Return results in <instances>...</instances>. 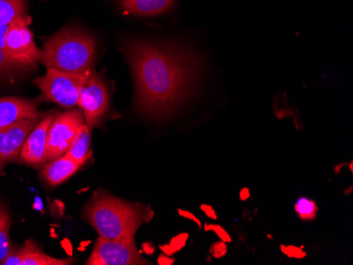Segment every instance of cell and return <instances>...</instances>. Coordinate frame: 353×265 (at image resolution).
I'll use <instances>...</instances> for the list:
<instances>
[{
    "label": "cell",
    "instance_id": "6da1fadb",
    "mask_svg": "<svg viewBox=\"0 0 353 265\" xmlns=\"http://www.w3.org/2000/svg\"><path fill=\"white\" fill-rule=\"evenodd\" d=\"M136 88L137 112L152 120L168 118L178 110L197 84L199 61L176 45L154 41L124 45Z\"/></svg>",
    "mask_w": 353,
    "mask_h": 265
},
{
    "label": "cell",
    "instance_id": "7a4b0ae2",
    "mask_svg": "<svg viewBox=\"0 0 353 265\" xmlns=\"http://www.w3.org/2000/svg\"><path fill=\"white\" fill-rule=\"evenodd\" d=\"M84 219L94 227L100 237L109 240L134 239L139 227L150 220L152 211L139 203L99 193L84 209Z\"/></svg>",
    "mask_w": 353,
    "mask_h": 265
},
{
    "label": "cell",
    "instance_id": "3957f363",
    "mask_svg": "<svg viewBox=\"0 0 353 265\" xmlns=\"http://www.w3.org/2000/svg\"><path fill=\"white\" fill-rule=\"evenodd\" d=\"M94 57V39L83 30L66 28L48 41L41 61L47 68L85 73L91 71Z\"/></svg>",
    "mask_w": 353,
    "mask_h": 265
},
{
    "label": "cell",
    "instance_id": "277c9868",
    "mask_svg": "<svg viewBox=\"0 0 353 265\" xmlns=\"http://www.w3.org/2000/svg\"><path fill=\"white\" fill-rule=\"evenodd\" d=\"M90 74L91 71L70 73L48 68L46 74L37 78L34 83L41 90L43 100L69 108L79 105V94Z\"/></svg>",
    "mask_w": 353,
    "mask_h": 265
},
{
    "label": "cell",
    "instance_id": "5b68a950",
    "mask_svg": "<svg viewBox=\"0 0 353 265\" xmlns=\"http://www.w3.org/2000/svg\"><path fill=\"white\" fill-rule=\"evenodd\" d=\"M84 124V116L79 110H70L55 116L48 131L46 163L66 154L79 128Z\"/></svg>",
    "mask_w": 353,
    "mask_h": 265
},
{
    "label": "cell",
    "instance_id": "8992f818",
    "mask_svg": "<svg viewBox=\"0 0 353 265\" xmlns=\"http://www.w3.org/2000/svg\"><path fill=\"white\" fill-rule=\"evenodd\" d=\"M87 265H142L150 264L137 248L134 239L109 240L100 238L95 242Z\"/></svg>",
    "mask_w": 353,
    "mask_h": 265
},
{
    "label": "cell",
    "instance_id": "52a82bcc",
    "mask_svg": "<svg viewBox=\"0 0 353 265\" xmlns=\"http://www.w3.org/2000/svg\"><path fill=\"white\" fill-rule=\"evenodd\" d=\"M79 106L83 110L85 124L90 129L100 125L109 110L108 89L100 75L91 72L79 94Z\"/></svg>",
    "mask_w": 353,
    "mask_h": 265
},
{
    "label": "cell",
    "instance_id": "ba28073f",
    "mask_svg": "<svg viewBox=\"0 0 353 265\" xmlns=\"http://www.w3.org/2000/svg\"><path fill=\"white\" fill-rule=\"evenodd\" d=\"M6 51L25 68H33L41 59V51L37 48L34 36L28 27L23 25L10 28L6 35Z\"/></svg>",
    "mask_w": 353,
    "mask_h": 265
},
{
    "label": "cell",
    "instance_id": "9c48e42d",
    "mask_svg": "<svg viewBox=\"0 0 353 265\" xmlns=\"http://www.w3.org/2000/svg\"><path fill=\"white\" fill-rule=\"evenodd\" d=\"M39 120V118L23 120L0 129V167L17 161L26 140Z\"/></svg>",
    "mask_w": 353,
    "mask_h": 265
},
{
    "label": "cell",
    "instance_id": "30bf717a",
    "mask_svg": "<svg viewBox=\"0 0 353 265\" xmlns=\"http://www.w3.org/2000/svg\"><path fill=\"white\" fill-rule=\"evenodd\" d=\"M55 116H57L55 114L43 116L37 125V127L32 130L21 149V156H19L21 163L27 164L35 168H41L45 165L48 131Z\"/></svg>",
    "mask_w": 353,
    "mask_h": 265
},
{
    "label": "cell",
    "instance_id": "8fae6325",
    "mask_svg": "<svg viewBox=\"0 0 353 265\" xmlns=\"http://www.w3.org/2000/svg\"><path fill=\"white\" fill-rule=\"evenodd\" d=\"M70 259H57L48 256L41 251L32 239L19 247L12 249L9 256L1 265H69L72 264Z\"/></svg>",
    "mask_w": 353,
    "mask_h": 265
},
{
    "label": "cell",
    "instance_id": "7c38bea8",
    "mask_svg": "<svg viewBox=\"0 0 353 265\" xmlns=\"http://www.w3.org/2000/svg\"><path fill=\"white\" fill-rule=\"evenodd\" d=\"M41 116L37 104L33 100L23 98H0V129L15 123Z\"/></svg>",
    "mask_w": 353,
    "mask_h": 265
},
{
    "label": "cell",
    "instance_id": "4fadbf2b",
    "mask_svg": "<svg viewBox=\"0 0 353 265\" xmlns=\"http://www.w3.org/2000/svg\"><path fill=\"white\" fill-rule=\"evenodd\" d=\"M82 166L83 164L77 163L65 154L54 161L49 162L43 167L41 178L48 185L54 187L75 175Z\"/></svg>",
    "mask_w": 353,
    "mask_h": 265
},
{
    "label": "cell",
    "instance_id": "5bb4252c",
    "mask_svg": "<svg viewBox=\"0 0 353 265\" xmlns=\"http://www.w3.org/2000/svg\"><path fill=\"white\" fill-rule=\"evenodd\" d=\"M176 0H120L125 13L136 17H156L168 12Z\"/></svg>",
    "mask_w": 353,
    "mask_h": 265
},
{
    "label": "cell",
    "instance_id": "9a60e30c",
    "mask_svg": "<svg viewBox=\"0 0 353 265\" xmlns=\"http://www.w3.org/2000/svg\"><path fill=\"white\" fill-rule=\"evenodd\" d=\"M31 23L25 0H0V25L29 27Z\"/></svg>",
    "mask_w": 353,
    "mask_h": 265
},
{
    "label": "cell",
    "instance_id": "2e32d148",
    "mask_svg": "<svg viewBox=\"0 0 353 265\" xmlns=\"http://www.w3.org/2000/svg\"><path fill=\"white\" fill-rule=\"evenodd\" d=\"M91 129L86 124L79 128V132L75 136L72 144L66 152L67 157L70 158L77 163H86L90 157Z\"/></svg>",
    "mask_w": 353,
    "mask_h": 265
},
{
    "label": "cell",
    "instance_id": "e0dca14e",
    "mask_svg": "<svg viewBox=\"0 0 353 265\" xmlns=\"http://www.w3.org/2000/svg\"><path fill=\"white\" fill-rule=\"evenodd\" d=\"M10 229H11V219L6 207L0 203V265L3 264L14 245L12 244L10 237Z\"/></svg>",
    "mask_w": 353,
    "mask_h": 265
},
{
    "label": "cell",
    "instance_id": "ac0fdd59",
    "mask_svg": "<svg viewBox=\"0 0 353 265\" xmlns=\"http://www.w3.org/2000/svg\"><path fill=\"white\" fill-rule=\"evenodd\" d=\"M25 67L17 64L8 55L6 51L0 49V83L3 81L13 80L19 76V73L25 70Z\"/></svg>",
    "mask_w": 353,
    "mask_h": 265
},
{
    "label": "cell",
    "instance_id": "d6986e66",
    "mask_svg": "<svg viewBox=\"0 0 353 265\" xmlns=\"http://www.w3.org/2000/svg\"><path fill=\"white\" fill-rule=\"evenodd\" d=\"M295 211L301 220H314L316 217L317 206L312 200L301 198L295 203Z\"/></svg>",
    "mask_w": 353,
    "mask_h": 265
},
{
    "label": "cell",
    "instance_id": "ffe728a7",
    "mask_svg": "<svg viewBox=\"0 0 353 265\" xmlns=\"http://www.w3.org/2000/svg\"><path fill=\"white\" fill-rule=\"evenodd\" d=\"M281 249H283V252L288 257H291V258L301 259L306 256V253H303V249L299 248V247L293 246V245H291V246H283Z\"/></svg>",
    "mask_w": 353,
    "mask_h": 265
},
{
    "label": "cell",
    "instance_id": "44dd1931",
    "mask_svg": "<svg viewBox=\"0 0 353 265\" xmlns=\"http://www.w3.org/2000/svg\"><path fill=\"white\" fill-rule=\"evenodd\" d=\"M228 253V246L223 241L221 242L214 243L211 246V254L212 256L215 258H221L224 255Z\"/></svg>",
    "mask_w": 353,
    "mask_h": 265
},
{
    "label": "cell",
    "instance_id": "7402d4cb",
    "mask_svg": "<svg viewBox=\"0 0 353 265\" xmlns=\"http://www.w3.org/2000/svg\"><path fill=\"white\" fill-rule=\"evenodd\" d=\"M205 229L206 231H215V233H217L218 236H219V238L221 239V241H223V242H231L232 241L229 233L224 231V229H222L221 226H219V225H206Z\"/></svg>",
    "mask_w": 353,
    "mask_h": 265
},
{
    "label": "cell",
    "instance_id": "603a6c76",
    "mask_svg": "<svg viewBox=\"0 0 353 265\" xmlns=\"http://www.w3.org/2000/svg\"><path fill=\"white\" fill-rule=\"evenodd\" d=\"M10 28L11 25H0V49H3V51H6V35Z\"/></svg>",
    "mask_w": 353,
    "mask_h": 265
},
{
    "label": "cell",
    "instance_id": "cb8c5ba5",
    "mask_svg": "<svg viewBox=\"0 0 353 265\" xmlns=\"http://www.w3.org/2000/svg\"><path fill=\"white\" fill-rule=\"evenodd\" d=\"M202 211L208 215V217L212 218V219H217V215H216L215 211H214L213 207L210 206V205H202L201 206Z\"/></svg>",
    "mask_w": 353,
    "mask_h": 265
},
{
    "label": "cell",
    "instance_id": "d4e9b609",
    "mask_svg": "<svg viewBox=\"0 0 353 265\" xmlns=\"http://www.w3.org/2000/svg\"><path fill=\"white\" fill-rule=\"evenodd\" d=\"M180 215H184V217L190 218L192 220H195V222L198 223V225L200 226L199 220H198L197 218L195 215H192V213H188V211H179Z\"/></svg>",
    "mask_w": 353,
    "mask_h": 265
},
{
    "label": "cell",
    "instance_id": "484cf974",
    "mask_svg": "<svg viewBox=\"0 0 353 265\" xmlns=\"http://www.w3.org/2000/svg\"><path fill=\"white\" fill-rule=\"evenodd\" d=\"M1 170H3V167H0V171H1Z\"/></svg>",
    "mask_w": 353,
    "mask_h": 265
}]
</instances>
